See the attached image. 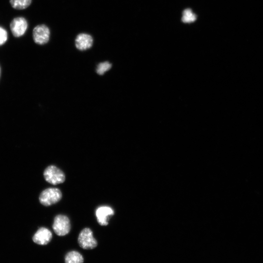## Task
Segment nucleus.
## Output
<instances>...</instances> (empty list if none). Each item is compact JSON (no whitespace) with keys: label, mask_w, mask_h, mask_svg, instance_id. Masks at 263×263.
<instances>
[{"label":"nucleus","mask_w":263,"mask_h":263,"mask_svg":"<svg viewBox=\"0 0 263 263\" xmlns=\"http://www.w3.org/2000/svg\"><path fill=\"white\" fill-rule=\"evenodd\" d=\"M62 193L57 188H50L43 190L40 194L39 200L43 206H49L59 202L62 198Z\"/></svg>","instance_id":"nucleus-1"},{"label":"nucleus","mask_w":263,"mask_h":263,"mask_svg":"<svg viewBox=\"0 0 263 263\" xmlns=\"http://www.w3.org/2000/svg\"><path fill=\"white\" fill-rule=\"evenodd\" d=\"M8 34L6 30L0 26V46L3 45L7 41Z\"/></svg>","instance_id":"nucleus-13"},{"label":"nucleus","mask_w":263,"mask_h":263,"mask_svg":"<svg viewBox=\"0 0 263 263\" xmlns=\"http://www.w3.org/2000/svg\"><path fill=\"white\" fill-rule=\"evenodd\" d=\"M52 234L47 228L41 227L35 233L33 237V241L39 245H46L51 240Z\"/></svg>","instance_id":"nucleus-8"},{"label":"nucleus","mask_w":263,"mask_h":263,"mask_svg":"<svg viewBox=\"0 0 263 263\" xmlns=\"http://www.w3.org/2000/svg\"><path fill=\"white\" fill-rule=\"evenodd\" d=\"M189 22H192L194 21L196 19V16L194 14H192V15L189 18Z\"/></svg>","instance_id":"nucleus-16"},{"label":"nucleus","mask_w":263,"mask_h":263,"mask_svg":"<svg viewBox=\"0 0 263 263\" xmlns=\"http://www.w3.org/2000/svg\"><path fill=\"white\" fill-rule=\"evenodd\" d=\"M75 46L80 51H84L90 49L93 44V38L89 34L80 33L75 39Z\"/></svg>","instance_id":"nucleus-9"},{"label":"nucleus","mask_w":263,"mask_h":263,"mask_svg":"<svg viewBox=\"0 0 263 263\" xmlns=\"http://www.w3.org/2000/svg\"><path fill=\"white\" fill-rule=\"evenodd\" d=\"M52 227L56 235L60 236L67 235L71 229V224L69 218L64 215H56L54 218Z\"/></svg>","instance_id":"nucleus-3"},{"label":"nucleus","mask_w":263,"mask_h":263,"mask_svg":"<svg viewBox=\"0 0 263 263\" xmlns=\"http://www.w3.org/2000/svg\"><path fill=\"white\" fill-rule=\"evenodd\" d=\"M32 0H10L12 7L18 10H22L27 8L31 3Z\"/></svg>","instance_id":"nucleus-11"},{"label":"nucleus","mask_w":263,"mask_h":263,"mask_svg":"<svg viewBox=\"0 0 263 263\" xmlns=\"http://www.w3.org/2000/svg\"><path fill=\"white\" fill-rule=\"evenodd\" d=\"M114 214L113 209L109 206H100L95 211V215L98 224L101 225H108V220L110 216Z\"/></svg>","instance_id":"nucleus-7"},{"label":"nucleus","mask_w":263,"mask_h":263,"mask_svg":"<svg viewBox=\"0 0 263 263\" xmlns=\"http://www.w3.org/2000/svg\"><path fill=\"white\" fill-rule=\"evenodd\" d=\"M183 14L184 16H188V18H189L192 14L191 13V10L189 9H186L184 11Z\"/></svg>","instance_id":"nucleus-14"},{"label":"nucleus","mask_w":263,"mask_h":263,"mask_svg":"<svg viewBox=\"0 0 263 263\" xmlns=\"http://www.w3.org/2000/svg\"><path fill=\"white\" fill-rule=\"evenodd\" d=\"M84 259L81 254L76 251H71L65 257V263H83Z\"/></svg>","instance_id":"nucleus-10"},{"label":"nucleus","mask_w":263,"mask_h":263,"mask_svg":"<svg viewBox=\"0 0 263 263\" xmlns=\"http://www.w3.org/2000/svg\"><path fill=\"white\" fill-rule=\"evenodd\" d=\"M50 31L44 24H40L34 27L33 38L35 43L43 45L47 43L50 39Z\"/></svg>","instance_id":"nucleus-5"},{"label":"nucleus","mask_w":263,"mask_h":263,"mask_svg":"<svg viewBox=\"0 0 263 263\" xmlns=\"http://www.w3.org/2000/svg\"><path fill=\"white\" fill-rule=\"evenodd\" d=\"M78 243L84 249H94L97 245L93 231L89 228H85L81 231L78 237Z\"/></svg>","instance_id":"nucleus-4"},{"label":"nucleus","mask_w":263,"mask_h":263,"mask_svg":"<svg viewBox=\"0 0 263 263\" xmlns=\"http://www.w3.org/2000/svg\"><path fill=\"white\" fill-rule=\"evenodd\" d=\"M112 65L108 61H105L99 63L96 67V72L99 75H103L107 71L110 70Z\"/></svg>","instance_id":"nucleus-12"},{"label":"nucleus","mask_w":263,"mask_h":263,"mask_svg":"<svg viewBox=\"0 0 263 263\" xmlns=\"http://www.w3.org/2000/svg\"><path fill=\"white\" fill-rule=\"evenodd\" d=\"M28 27L26 19L22 17L14 18L10 23V30L15 37H19L24 34Z\"/></svg>","instance_id":"nucleus-6"},{"label":"nucleus","mask_w":263,"mask_h":263,"mask_svg":"<svg viewBox=\"0 0 263 263\" xmlns=\"http://www.w3.org/2000/svg\"></svg>","instance_id":"nucleus-17"},{"label":"nucleus","mask_w":263,"mask_h":263,"mask_svg":"<svg viewBox=\"0 0 263 263\" xmlns=\"http://www.w3.org/2000/svg\"><path fill=\"white\" fill-rule=\"evenodd\" d=\"M43 175L47 182L54 185L62 183L65 180L64 172L54 165L47 167L44 171Z\"/></svg>","instance_id":"nucleus-2"},{"label":"nucleus","mask_w":263,"mask_h":263,"mask_svg":"<svg viewBox=\"0 0 263 263\" xmlns=\"http://www.w3.org/2000/svg\"><path fill=\"white\" fill-rule=\"evenodd\" d=\"M182 19V21L184 22H190L188 16H184Z\"/></svg>","instance_id":"nucleus-15"}]
</instances>
